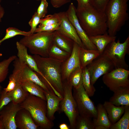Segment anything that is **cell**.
<instances>
[{
    "label": "cell",
    "mask_w": 129,
    "mask_h": 129,
    "mask_svg": "<svg viewBox=\"0 0 129 129\" xmlns=\"http://www.w3.org/2000/svg\"><path fill=\"white\" fill-rule=\"evenodd\" d=\"M53 32L34 33L24 36L19 42L28 48L32 54L48 57L49 49L53 43Z\"/></svg>",
    "instance_id": "5"
},
{
    "label": "cell",
    "mask_w": 129,
    "mask_h": 129,
    "mask_svg": "<svg viewBox=\"0 0 129 129\" xmlns=\"http://www.w3.org/2000/svg\"><path fill=\"white\" fill-rule=\"evenodd\" d=\"M71 1V0H50V3L53 7L58 8L70 2Z\"/></svg>",
    "instance_id": "41"
},
{
    "label": "cell",
    "mask_w": 129,
    "mask_h": 129,
    "mask_svg": "<svg viewBox=\"0 0 129 129\" xmlns=\"http://www.w3.org/2000/svg\"><path fill=\"white\" fill-rule=\"evenodd\" d=\"M61 21L60 18L58 13L52 15L45 16L40 19V24L43 25H49L56 24Z\"/></svg>",
    "instance_id": "35"
},
{
    "label": "cell",
    "mask_w": 129,
    "mask_h": 129,
    "mask_svg": "<svg viewBox=\"0 0 129 129\" xmlns=\"http://www.w3.org/2000/svg\"><path fill=\"white\" fill-rule=\"evenodd\" d=\"M70 54L53 43L50 47L48 52V57L62 62L67 59Z\"/></svg>",
    "instance_id": "26"
},
{
    "label": "cell",
    "mask_w": 129,
    "mask_h": 129,
    "mask_svg": "<svg viewBox=\"0 0 129 129\" xmlns=\"http://www.w3.org/2000/svg\"><path fill=\"white\" fill-rule=\"evenodd\" d=\"M81 47L74 42L70 56L62 63L60 69L62 81L68 80L72 72L77 68H80L79 54Z\"/></svg>",
    "instance_id": "13"
},
{
    "label": "cell",
    "mask_w": 129,
    "mask_h": 129,
    "mask_svg": "<svg viewBox=\"0 0 129 129\" xmlns=\"http://www.w3.org/2000/svg\"><path fill=\"white\" fill-rule=\"evenodd\" d=\"M82 85L85 91L89 97L93 96L96 90L91 84L90 73L86 67L82 69Z\"/></svg>",
    "instance_id": "27"
},
{
    "label": "cell",
    "mask_w": 129,
    "mask_h": 129,
    "mask_svg": "<svg viewBox=\"0 0 129 129\" xmlns=\"http://www.w3.org/2000/svg\"><path fill=\"white\" fill-rule=\"evenodd\" d=\"M125 107L123 116L117 122L112 124L110 129H129V106H125Z\"/></svg>",
    "instance_id": "29"
},
{
    "label": "cell",
    "mask_w": 129,
    "mask_h": 129,
    "mask_svg": "<svg viewBox=\"0 0 129 129\" xmlns=\"http://www.w3.org/2000/svg\"><path fill=\"white\" fill-rule=\"evenodd\" d=\"M60 129H69V127L65 123H62L60 124L59 126Z\"/></svg>",
    "instance_id": "44"
},
{
    "label": "cell",
    "mask_w": 129,
    "mask_h": 129,
    "mask_svg": "<svg viewBox=\"0 0 129 129\" xmlns=\"http://www.w3.org/2000/svg\"><path fill=\"white\" fill-rule=\"evenodd\" d=\"M31 34L30 31L28 32H25L15 27H9L6 30L5 34L4 37L0 40V45L5 40L13 38L16 36L21 35L26 36H29Z\"/></svg>",
    "instance_id": "33"
},
{
    "label": "cell",
    "mask_w": 129,
    "mask_h": 129,
    "mask_svg": "<svg viewBox=\"0 0 129 129\" xmlns=\"http://www.w3.org/2000/svg\"><path fill=\"white\" fill-rule=\"evenodd\" d=\"M82 69L78 67L70 75L68 81L74 88L78 89L82 85Z\"/></svg>",
    "instance_id": "31"
},
{
    "label": "cell",
    "mask_w": 129,
    "mask_h": 129,
    "mask_svg": "<svg viewBox=\"0 0 129 129\" xmlns=\"http://www.w3.org/2000/svg\"><path fill=\"white\" fill-rule=\"evenodd\" d=\"M113 92L109 102L116 106H129V87L120 88Z\"/></svg>",
    "instance_id": "22"
},
{
    "label": "cell",
    "mask_w": 129,
    "mask_h": 129,
    "mask_svg": "<svg viewBox=\"0 0 129 129\" xmlns=\"http://www.w3.org/2000/svg\"><path fill=\"white\" fill-rule=\"evenodd\" d=\"M101 55L97 50L89 49L81 47L79 59L80 68L82 69Z\"/></svg>",
    "instance_id": "23"
},
{
    "label": "cell",
    "mask_w": 129,
    "mask_h": 129,
    "mask_svg": "<svg viewBox=\"0 0 129 129\" xmlns=\"http://www.w3.org/2000/svg\"><path fill=\"white\" fill-rule=\"evenodd\" d=\"M129 0H110L104 12L107 19L108 32L116 36L129 18L128 2Z\"/></svg>",
    "instance_id": "3"
},
{
    "label": "cell",
    "mask_w": 129,
    "mask_h": 129,
    "mask_svg": "<svg viewBox=\"0 0 129 129\" xmlns=\"http://www.w3.org/2000/svg\"><path fill=\"white\" fill-rule=\"evenodd\" d=\"M129 53V36L124 42L121 43L119 39L109 43L102 54L112 62L114 69L123 68L128 70V65L125 60V55Z\"/></svg>",
    "instance_id": "6"
},
{
    "label": "cell",
    "mask_w": 129,
    "mask_h": 129,
    "mask_svg": "<svg viewBox=\"0 0 129 129\" xmlns=\"http://www.w3.org/2000/svg\"><path fill=\"white\" fill-rule=\"evenodd\" d=\"M58 13L61 22L58 29L56 30L71 39L81 47L86 48L69 20L66 12H61Z\"/></svg>",
    "instance_id": "15"
},
{
    "label": "cell",
    "mask_w": 129,
    "mask_h": 129,
    "mask_svg": "<svg viewBox=\"0 0 129 129\" xmlns=\"http://www.w3.org/2000/svg\"><path fill=\"white\" fill-rule=\"evenodd\" d=\"M79 22L88 36L108 32L107 19L104 12L97 9L90 4L76 9Z\"/></svg>",
    "instance_id": "1"
},
{
    "label": "cell",
    "mask_w": 129,
    "mask_h": 129,
    "mask_svg": "<svg viewBox=\"0 0 129 129\" xmlns=\"http://www.w3.org/2000/svg\"><path fill=\"white\" fill-rule=\"evenodd\" d=\"M78 3L77 8L85 7L90 4L89 0H76Z\"/></svg>",
    "instance_id": "42"
},
{
    "label": "cell",
    "mask_w": 129,
    "mask_h": 129,
    "mask_svg": "<svg viewBox=\"0 0 129 129\" xmlns=\"http://www.w3.org/2000/svg\"><path fill=\"white\" fill-rule=\"evenodd\" d=\"M2 55V54L1 53H0V57H1Z\"/></svg>",
    "instance_id": "47"
},
{
    "label": "cell",
    "mask_w": 129,
    "mask_h": 129,
    "mask_svg": "<svg viewBox=\"0 0 129 129\" xmlns=\"http://www.w3.org/2000/svg\"><path fill=\"white\" fill-rule=\"evenodd\" d=\"M0 93H1V90L0 89Z\"/></svg>",
    "instance_id": "48"
},
{
    "label": "cell",
    "mask_w": 129,
    "mask_h": 129,
    "mask_svg": "<svg viewBox=\"0 0 129 129\" xmlns=\"http://www.w3.org/2000/svg\"><path fill=\"white\" fill-rule=\"evenodd\" d=\"M89 37L101 54H102L107 46L111 42L115 41L116 38V36H110L108 33Z\"/></svg>",
    "instance_id": "21"
},
{
    "label": "cell",
    "mask_w": 129,
    "mask_h": 129,
    "mask_svg": "<svg viewBox=\"0 0 129 129\" xmlns=\"http://www.w3.org/2000/svg\"><path fill=\"white\" fill-rule=\"evenodd\" d=\"M103 105L112 124L117 122L124 112L125 106H116L107 101H105Z\"/></svg>",
    "instance_id": "20"
},
{
    "label": "cell",
    "mask_w": 129,
    "mask_h": 129,
    "mask_svg": "<svg viewBox=\"0 0 129 129\" xmlns=\"http://www.w3.org/2000/svg\"><path fill=\"white\" fill-rule=\"evenodd\" d=\"M41 19L37 12H35L28 22L29 25L31 27L30 31L32 34L34 33L37 28V26L40 23Z\"/></svg>",
    "instance_id": "39"
},
{
    "label": "cell",
    "mask_w": 129,
    "mask_h": 129,
    "mask_svg": "<svg viewBox=\"0 0 129 129\" xmlns=\"http://www.w3.org/2000/svg\"><path fill=\"white\" fill-rule=\"evenodd\" d=\"M76 9L73 3H71L66 12L69 20L86 48L89 49L97 50L96 47L91 42L89 36L81 26L76 14Z\"/></svg>",
    "instance_id": "12"
},
{
    "label": "cell",
    "mask_w": 129,
    "mask_h": 129,
    "mask_svg": "<svg viewBox=\"0 0 129 129\" xmlns=\"http://www.w3.org/2000/svg\"><path fill=\"white\" fill-rule=\"evenodd\" d=\"M32 56L38 68L55 94L63 98L64 92L61 72V62L37 55Z\"/></svg>",
    "instance_id": "2"
},
{
    "label": "cell",
    "mask_w": 129,
    "mask_h": 129,
    "mask_svg": "<svg viewBox=\"0 0 129 129\" xmlns=\"http://www.w3.org/2000/svg\"><path fill=\"white\" fill-rule=\"evenodd\" d=\"M73 95L80 115L91 118H97L96 107L86 92L82 85L78 89L73 88Z\"/></svg>",
    "instance_id": "9"
},
{
    "label": "cell",
    "mask_w": 129,
    "mask_h": 129,
    "mask_svg": "<svg viewBox=\"0 0 129 129\" xmlns=\"http://www.w3.org/2000/svg\"><path fill=\"white\" fill-rule=\"evenodd\" d=\"M13 66L12 72L17 84L21 85L22 82L29 80L39 86L45 91H54L52 88L44 83L37 73L24 62L18 60L15 62Z\"/></svg>",
    "instance_id": "8"
},
{
    "label": "cell",
    "mask_w": 129,
    "mask_h": 129,
    "mask_svg": "<svg viewBox=\"0 0 129 129\" xmlns=\"http://www.w3.org/2000/svg\"><path fill=\"white\" fill-rule=\"evenodd\" d=\"M1 93L0 96V111L12 101V91L6 92L0 85Z\"/></svg>",
    "instance_id": "34"
},
{
    "label": "cell",
    "mask_w": 129,
    "mask_h": 129,
    "mask_svg": "<svg viewBox=\"0 0 129 129\" xmlns=\"http://www.w3.org/2000/svg\"><path fill=\"white\" fill-rule=\"evenodd\" d=\"M96 108L97 113V118H94L93 121L94 127L102 126L107 129H110L112 124L108 118L107 113L103 104H98Z\"/></svg>",
    "instance_id": "24"
},
{
    "label": "cell",
    "mask_w": 129,
    "mask_h": 129,
    "mask_svg": "<svg viewBox=\"0 0 129 129\" xmlns=\"http://www.w3.org/2000/svg\"><path fill=\"white\" fill-rule=\"evenodd\" d=\"M86 67L90 73L91 84L93 86L100 76L114 69L112 62L102 54L94 59Z\"/></svg>",
    "instance_id": "11"
},
{
    "label": "cell",
    "mask_w": 129,
    "mask_h": 129,
    "mask_svg": "<svg viewBox=\"0 0 129 129\" xmlns=\"http://www.w3.org/2000/svg\"><path fill=\"white\" fill-rule=\"evenodd\" d=\"M16 44L17 50L18 58L24 62L32 70L44 79V76L39 70L36 61L32 56L28 54L27 48L19 42H17Z\"/></svg>",
    "instance_id": "17"
},
{
    "label": "cell",
    "mask_w": 129,
    "mask_h": 129,
    "mask_svg": "<svg viewBox=\"0 0 129 129\" xmlns=\"http://www.w3.org/2000/svg\"><path fill=\"white\" fill-rule=\"evenodd\" d=\"M16 86L15 80L13 78L9 76V81L7 87L3 89L6 92H9L14 90Z\"/></svg>",
    "instance_id": "40"
},
{
    "label": "cell",
    "mask_w": 129,
    "mask_h": 129,
    "mask_svg": "<svg viewBox=\"0 0 129 129\" xmlns=\"http://www.w3.org/2000/svg\"><path fill=\"white\" fill-rule=\"evenodd\" d=\"M94 127L91 118L79 115L77 119L75 129H94Z\"/></svg>",
    "instance_id": "32"
},
{
    "label": "cell",
    "mask_w": 129,
    "mask_h": 129,
    "mask_svg": "<svg viewBox=\"0 0 129 129\" xmlns=\"http://www.w3.org/2000/svg\"><path fill=\"white\" fill-rule=\"evenodd\" d=\"M21 107L28 111L35 124L41 128L50 129L53 123L47 116L46 101L29 94L26 99L19 104Z\"/></svg>",
    "instance_id": "4"
},
{
    "label": "cell",
    "mask_w": 129,
    "mask_h": 129,
    "mask_svg": "<svg viewBox=\"0 0 129 129\" xmlns=\"http://www.w3.org/2000/svg\"><path fill=\"white\" fill-rule=\"evenodd\" d=\"M110 0H89L90 4L97 9L104 12L106 6Z\"/></svg>",
    "instance_id": "37"
},
{
    "label": "cell",
    "mask_w": 129,
    "mask_h": 129,
    "mask_svg": "<svg viewBox=\"0 0 129 129\" xmlns=\"http://www.w3.org/2000/svg\"><path fill=\"white\" fill-rule=\"evenodd\" d=\"M37 12L41 18H43L48 12V3L47 0H41Z\"/></svg>",
    "instance_id": "38"
},
{
    "label": "cell",
    "mask_w": 129,
    "mask_h": 129,
    "mask_svg": "<svg viewBox=\"0 0 129 129\" xmlns=\"http://www.w3.org/2000/svg\"><path fill=\"white\" fill-rule=\"evenodd\" d=\"M94 129H107L106 127L102 126H95Z\"/></svg>",
    "instance_id": "45"
},
{
    "label": "cell",
    "mask_w": 129,
    "mask_h": 129,
    "mask_svg": "<svg viewBox=\"0 0 129 129\" xmlns=\"http://www.w3.org/2000/svg\"><path fill=\"white\" fill-rule=\"evenodd\" d=\"M2 0H0V23L2 22V19L4 15L5 10L1 6V3Z\"/></svg>",
    "instance_id": "43"
},
{
    "label": "cell",
    "mask_w": 129,
    "mask_h": 129,
    "mask_svg": "<svg viewBox=\"0 0 129 129\" xmlns=\"http://www.w3.org/2000/svg\"><path fill=\"white\" fill-rule=\"evenodd\" d=\"M0 129H4L2 122L0 119Z\"/></svg>",
    "instance_id": "46"
},
{
    "label": "cell",
    "mask_w": 129,
    "mask_h": 129,
    "mask_svg": "<svg viewBox=\"0 0 129 129\" xmlns=\"http://www.w3.org/2000/svg\"><path fill=\"white\" fill-rule=\"evenodd\" d=\"M47 102V116L50 120H53L54 114L59 108L60 102L63 98L57 96L54 91L44 92Z\"/></svg>",
    "instance_id": "19"
},
{
    "label": "cell",
    "mask_w": 129,
    "mask_h": 129,
    "mask_svg": "<svg viewBox=\"0 0 129 129\" xmlns=\"http://www.w3.org/2000/svg\"><path fill=\"white\" fill-rule=\"evenodd\" d=\"M37 0V1L41 0Z\"/></svg>",
    "instance_id": "49"
},
{
    "label": "cell",
    "mask_w": 129,
    "mask_h": 129,
    "mask_svg": "<svg viewBox=\"0 0 129 129\" xmlns=\"http://www.w3.org/2000/svg\"><path fill=\"white\" fill-rule=\"evenodd\" d=\"M53 43L63 50L71 54L74 42L72 39L59 31L53 32Z\"/></svg>",
    "instance_id": "18"
},
{
    "label": "cell",
    "mask_w": 129,
    "mask_h": 129,
    "mask_svg": "<svg viewBox=\"0 0 129 129\" xmlns=\"http://www.w3.org/2000/svg\"><path fill=\"white\" fill-rule=\"evenodd\" d=\"M17 57L16 56L13 55L0 61V83L3 81L6 78L9 73L10 65Z\"/></svg>",
    "instance_id": "30"
},
{
    "label": "cell",
    "mask_w": 129,
    "mask_h": 129,
    "mask_svg": "<svg viewBox=\"0 0 129 129\" xmlns=\"http://www.w3.org/2000/svg\"><path fill=\"white\" fill-rule=\"evenodd\" d=\"M29 94L21 85H17L12 91V102L15 104H20L26 99Z\"/></svg>",
    "instance_id": "28"
},
{
    "label": "cell",
    "mask_w": 129,
    "mask_h": 129,
    "mask_svg": "<svg viewBox=\"0 0 129 129\" xmlns=\"http://www.w3.org/2000/svg\"><path fill=\"white\" fill-rule=\"evenodd\" d=\"M62 81L64 95L61 101V110L67 117L70 128L75 129L77 119L79 114L76 103L72 94L73 87L68 80Z\"/></svg>",
    "instance_id": "7"
},
{
    "label": "cell",
    "mask_w": 129,
    "mask_h": 129,
    "mask_svg": "<svg viewBox=\"0 0 129 129\" xmlns=\"http://www.w3.org/2000/svg\"><path fill=\"white\" fill-rule=\"evenodd\" d=\"M129 71L123 68L114 69L103 75L104 83L113 92L120 88L129 87Z\"/></svg>",
    "instance_id": "10"
},
{
    "label": "cell",
    "mask_w": 129,
    "mask_h": 129,
    "mask_svg": "<svg viewBox=\"0 0 129 129\" xmlns=\"http://www.w3.org/2000/svg\"><path fill=\"white\" fill-rule=\"evenodd\" d=\"M22 108L19 104L14 103L12 101L5 106L0 111V119L4 129H16L15 118L18 112Z\"/></svg>",
    "instance_id": "14"
},
{
    "label": "cell",
    "mask_w": 129,
    "mask_h": 129,
    "mask_svg": "<svg viewBox=\"0 0 129 129\" xmlns=\"http://www.w3.org/2000/svg\"><path fill=\"white\" fill-rule=\"evenodd\" d=\"M15 120L17 128L20 129H37L39 127L35 123L29 112L24 108L18 112Z\"/></svg>",
    "instance_id": "16"
},
{
    "label": "cell",
    "mask_w": 129,
    "mask_h": 129,
    "mask_svg": "<svg viewBox=\"0 0 129 129\" xmlns=\"http://www.w3.org/2000/svg\"><path fill=\"white\" fill-rule=\"evenodd\" d=\"M23 89L29 93L39 97L46 101L45 91L41 87L29 80L25 81L21 84Z\"/></svg>",
    "instance_id": "25"
},
{
    "label": "cell",
    "mask_w": 129,
    "mask_h": 129,
    "mask_svg": "<svg viewBox=\"0 0 129 129\" xmlns=\"http://www.w3.org/2000/svg\"><path fill=\"white\" fill-rule=\"evenodd\" d=\"M61 22L56 24L51 25H43L40 24L34 33L41 32H53L58 29Z\"/></svg>",
    "instance_id": "36"
}]
</instances>
